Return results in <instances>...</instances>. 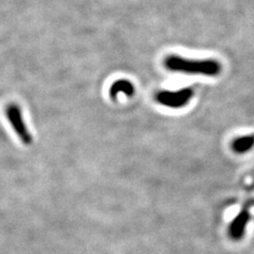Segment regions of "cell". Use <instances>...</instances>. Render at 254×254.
Returning a JSON list of instances; mask_svg holds the SVG:
<instances>
[{
    "mask_svg": "<svg viewBox=\"0 0 254 254\" xmlns=\"http://www.w3.org/2000/svg\"><path fill=\"white\" fill-rule=\"evenodd\" d=\"M164 66L168 70L174 72H181L188 74H202L208 76H215L221 72V65L214 60L195 61L169 55L164 60Z\"/></svg>",
    "mask_w": 254,
    "mask_h": 254,
    "instance_id": "obj_1",
    "label": "cell"
},
{
    "mask_svg": "<svg viewBox=\"0 0 254 254\" xmlns=\"http://www.w3.org/2000/svg\"><path fill=\"white\" fill-rule=\"evenodd\" d=\"M4 113L7 121L11 123V126L13 127L14 131L17 134L20 141L25 145H30L32 141H33V138H32L28 127L25 121H23L20 107L17 104L12 103V104H9L5 107Z\"/></svg>",
    "mask_w": 254,
    "mask_h": 254,
    "instance_id": "obj_2",
    "label": "cell"
},
{
    "mask_svg": "<svg viewBox=\"0 0 254 254\" xmlns=\"http://www.w3.org/2000/svg\"><path fill=\"white\" fill-rule=\"evenodd\" d=\"M193 97V90L190 88L181 89L178 91H161L156 95V100L160 104L168 107H182L188 104Z\"/></svg>",
    "mask_w": 254,
    "mask_h": 254,
    "instance_id": "obj_3",
    "label": "cell"
},
{
    "mask_svg": "<svg viewBox=\"0 0 254 254\" xmlns=\"http://www.w3.org/2000/svg\"><path fill=\"white\" fill-rule=\"evenodd\" d=\"M249 219V213L247 211H243L238 214L237 217L233 220L230 226V235L234 240H240L243 236L246 225H247Z\"/></svg>",
    "mask_w": 254,
    "mask_h": 254,
    "instance_id": "obj_4",
    "label": "cell"
},
{
    "mask_svg": "<svg viewBox=\"0 0 254 254\" xmlns=\"http://www.w3.org/2000/svg\"><path fill=\"white\" fill-rule=\"evenodd\" d=\"M121 92L127 95V97H132L134 93V87L129 81H126V79H118V81H116L110 86L109 97L113 100H116L119 93Z\"/></svg>",
    "mask_w": 254,
    "mask_h": 254,
    "instance_id": "obj_5",
    "label": "cell"
},
{
    "mask_svg": "<svg viewBox=\"0 0 254 254\" xmlns=\"http://www.w3.org/2000/svg\"><path fill=\"white\" fill-rule=\"evenodd\" d=\"M254 145V137L253 136H246V137H242L236 139L232 147L235 150L236 153L243 154L245 152H248V150Z\"/></svg>",
    "mask_w": 254,
    "mask_h": 254,
    "instance_id": "obj_6",
    "label": "cell"
}]
</instances>
